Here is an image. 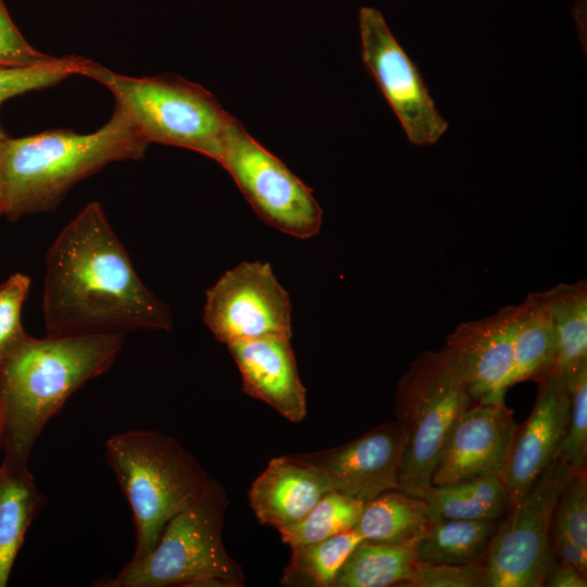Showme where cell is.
Returning a JSON list of instances; mask_svg holds the SVG:
<instances>
[{"instance_id":"5","label":"cell","mask_w":587,"mask_h":587,"mask_svg":"<svg viewBox=\"0 0 587 587\" xmlns=\"http://www.w3.org/2000/svg\"><path fill=\"white\" fill-rule=\"evenodd\" d=\"M77 75L107 87L115 99V108L149 143L189 149L218 163L234 116L200 85L172 74L130 77L90 59Z\"/></svg>"},{"instance_id":"18","label":"cell","mask_w":587,"mask_h":587,"mask_svg":"<svg viewBox=\"0 0 587 587\" xmlns=\"http://www.w3.org/2000/svg\"><path fill=\"white\" fill-rule=\"evenodd\" d=\"M419 536L400 541L362 539L342 564L333 587H411Z\"/></svg>"},{"instance_id":"20","label":"cell","mask_w":587,"mask_h":587,"mask_svg":"<svg viewBox=\"0 0 587 587\" xmlns=\"http://www.w3.org/2000/svg\"><path fill=\"white\" fill-rule=\"evenodd\" d=\"M40 500L27 464L3 461L0 466V587L7 586Z\"/></svg>"},{"instance_id":"15","label":"cell","mask_w":587,"mask_h":587,"mask_svg":"<svg viewBox=\"0 0 587 587\" xmlns=\"http://www.w3.org/2000/svg\"><path fill=\"white\" fill-rule=\"evenodd\" d=\"M538 384L533 410L527 420L517 425L499 474L508 489L510 505L526 495L558 457L569 421L570 392L565 378L548 376Z\"/></svg>"},{"instance_id":"24","label":"cell","mask_w":587,"mask_h":587,"mask_svg":"<svg viewBox=\"0 0 587 587\" xmlns=\"http://www.w3.org/2000/svg\"><path fill=\"white\" fill-rule=\"evenodd\" d=\"M423 498L390 489L364 503L354 528L363 539L400 541L421 534L428 524Z\"/></svg>"},{"instance_id":"30","label":"cell","mask_w":587,"mask_h":587,"mask_svg":"<svg viewBox=\"0 0 587 587\" xmlns=\"http://www.w3.org/2000/svg\"><path fill=\"white\" fill-rule=\"evenodd\" d=\"M29 287V277L21 273L11 275L0 285V361L27 335L22 326L21 314Z\"/></svg>"},{"instance_id":"29","label":"cell","mask_w":587,"mask_h":587,"mask_svg":"<svg viewBox=\"0 0 587 587\" xmlns=\"http://www.w3.org/2000/svg\"><path fill=\"white\" fill-rule=\"evenodd\" d=\"M551 527L564 532L587 552L586 472L572 473L554 507Z\"/></svg>"},{"instance_id":"27","label":"cell","mask_w":587,"mask_h":587,"mask_svg":"<svg viewBox=\"0 0 587 587\" xmlns=\"http://www.w3.org/2000/svg\"><path fill=\"white\" fill-rule=\"evenodd\" d=\"M570 414L559 449V458L573 472H586L587 465V363L566 378Z\"/></svg>"},{"instance_id":"8","label":"cell","mask_w":587,"mask_h":587,"mask_svg":"<svg viewBox=\"0 0 587 587\" xmlns=\"http://www.w3.org/2000/svg\"><path fill=\"white\" fill-rule=\"evenodd\" d=\"M573 472L559 455L499 522L483 563L488 587H541L558 564L550 527L559 495Z\"/></svg>"},{"instance_id":"12","label":"cell","mask_w":587,"mask_h":587,"mask_svg":"<svg viewBox=\"0 0 587 587\" xmlns=\"http://www.w3.org/2000/svg\"><path fill=\"white\" fill-rule=\"evenodd\" d=\"M522 304L461 323L441 348L461 374L474 403H504L512 386Z\"/></svg>"},{"instance_id":"1","label":"cell","mask_w":587,"mask_h":587,"mask_svg":"<svg viewBox=\"0 0 587 587\" xmlns=\"http://www.w3.org/2000/svg\"><path fill=\"white\" fill-rule=\"evenodd\" d=\"M42 308L49 336L170 330L173 323L98 202L84 207L49 247Z\"/></svg>"},{"instance_id":"21","label":"cell","mask_w":587,"mask_h":587,"mask_svg":"<svg viewBox=\"0 0 587 587\" xmlns=\"http://www.w3.org/2000/svg\"><path fill=\"white\" fill-rule=\"evenodd\" d=\"M423 499L429 522L437 520H500L510 497L498 474L453 484L432 485Z\"/></svg>"},{"instance_id":"33","label":"cell","mask_w":587,"mask_h":587,"mask_svg":"<svg viewBox=\"0 0 587 587\" xmlns=\"http://www.w3.org/2000/svg\"><path fill=\"white\" fill-rule=\"evenodd\" d=\"M550 545L557 559L587 577V552L564 532L550 527Z\"/></svg>"},{"instance_id":"36","label":"cell","mask_w":587,"mask_h":587,"mask_svg":"<svg viewBox=\"0 0 587 587\" xmlns=\"http://www.w3.org/2000/svg\"><path fill=\"white\" fill-rule=\"evenodd\" d=\"M2 427H3V420H2L1 409H0V438H1V434H2Z\"/></svg>"},{"instance_id":"25","label":"cell","mask_w":587,"mask_h":587,"mask_svg":"<svg viewBox=\"0 0 587 587\" xmlns=\"http://www.w3.org/2000/svg\"><path fill=\"white\" fill-rule=\"evenodd\" d=\"M362 539L353 527L324 540L292 547L280 584L290 587H333L342 564Z\"/></svg>"},{"instance_id":"34","label":"cell","mask_w":587,"mask_h":587,"mask_svg":"<svg viewBox=\"0 0 587 587\" xmlns=\"http://www.w3.org/2000/svg\"><path fill=\"white\" fill-rule=\"evenodd\" d=\"M545 586L548 587H586L587 579L572 566L558 563L549 574Z\"/></svg>"},{"instance_id":"19","label":"cell","mask_w":587,"mask_h":587,"mask_svg":"<svg viewBox=\"0 0 587 587\" xmlns=\"http://www.w3.org/2000/svg\"><path fill=\"white\" fill-rule=\"evenodd\" d=\"M555 335V354L548 376L566 378L587 363V284H558L539 291ZM547 376V377H548Z\"/></svg>"},{"instance_id":"31","label":"cell","mask_w":587,"mask_h":587,"mask_svg":"<svg viewBox=\"0 0 587 587\" xmlns=\"http://www.w3.org/2000/svg\"><path fill=\"white\" fill-rule=\"evenodd\" d=\"M489 574L483 562L469 564L416 562L411 587H488Z\"/></svg>"},{"instance_id":"17","label":"cell","mask_w":587,"mask_h":587,"mask_svg":"<svg viewBox=\"0 0 587 587\" xmlns=\"http://www.w3.org/2000/svg\"><path fill=\"white\" fill-rule=\"evenodd\" d=\"M333 490L328 480L291 454L272 459L249 490L252 511L278 532L298 523Z\"/></svg>"},{"instance_id":"3","label":"cell","mask_w":587,"mask_h":587,"mask_svg":"<svg viewBox=\"0 0 587 587\" xmlns=\"http://www.w3.org/2000/svg\"><path fill=\"white\" fill-rule=\"evenodd\" d=\"M149 142L117 108L93 133L50 129L8 139L3 161V215L54 210L79 180L113 162L139 160Z\"/></svg>"},{"instance_id":"10","label":"cell","mask_w":587,"mask_h":587,"mask_svg":"<svg viewBox=\"0 0 587 587\" xmlns=\"http://www.w3.org/2000/svg\"><path fill=\"white\" fill-rule=\"evenodd\" d=\"M290 297L266 262H241L205 294L203 322L228 345L237 340L292 335Z\"/></svg>"},{"instance_id":"32","label":"cell","mask_w":587,"mask_h":587,"mask_svg":"<svg viewBox=\"0 0 587 587\" xmlns=\"http://www.w3.org/2000/svg\"><path fill=\"white\" fill-rule=\"evenodd\" d=\"M58 57L34 48L12 21L3 0H0V66L26 67L52 62Z\"/></svg>"},{"instance_id":"4","label":"cell","mask_w":587,"mask_h":587,"mask_svg":"<svg viewBox=\"0 0 587 587\" xmlns=\"http://www.w3.org/2000/svg\"><path fill=\"white\" fill-rule=\"evenodd\" d=\"M105 448L134 515L137 542L133 559L143 558L168 521L197 500L212 478L180 444L155 430L113 435Z\"/></svg>"},{"instance_id":"6","label":"cell","mask_w":587,"mask_h":587,"mask_svg":"<svg viewBox=\"0 0 587 587\" xmlns=\"http://www.w3.org/2000/svg\"><path fill=\"white\" fill-rule=\"evenodd\" d=\"M229 500L212 478L201 496L166 524L155 547L132 559L107 587H241V565L226 551L223 526Z\"/></svg>"},{"instance_id":"11","label":"cell","mask_w":587,"mask_h":587,"mask_svg":"<svg viewBox=\"0 0 587 587\" xmlns=\"http://www.w3.org/2000/svg\"><path fill=\"white\" fill-rule=\"evenodd\" d=\"M362 60L371 77L416 146L436 143L448 123L437 111L416 64L389 29L382 13L370 7L359 11Z\"/></svg>"},{"instance_id":"14","label":"cell","mask_w":587,"mask_h":587,"mask_svg":"<svg viewBox=\"0 0 587 587\" xmlns=\"http://www.w3.org/2000/svg\"><path fill=\"white\" fill-rule=\"evenodd\" d=\"M517 428L504 403H473L445 438L432 485L453 484L500 474Z\"/></svg>"},{"instance_id":"9","label":"cell","mask_w":587,"mask_h":587,"mask_svg":"<svg viewBox=\"0 0 587 587\" xmlns=\"http://www.w3.org/2000/svg\"><path fill=\"white\" fill-rule=\"evenodd\" d=\"M218 163L266 225L298 239L319 234L323 211L312 190L235 117Z\"/></svg>"},{"instance_id":"22","label":"cell","mask_w":587,"mask_h":587,"mask_svg":"<svg viewBox=\"0 0 587 587\" xmlns=\"http://www.w3.org/2000/svg\"><path fill=\"white\" fill-rule=\"evenodd\" d=\"M499 520L428 522L415 545L419 562L469 564L483 562Z\"/></svg>"},{"instance_id":"13","label":"cell","mask_w":587,"mask_h":587,"mask_svg":"<svg viewBox=\"0 0 587 587\" xmlns=\"http://www.w3.org/2000/svg\"><path fill=\"white\" fill-rule=\"evenodd\" d=\"M400 452V433L396 422H390L341 446L291 455L322 474L333 490L366 503L398 489Z\"/></svg>"},{"instance_id":"2","label":"cell","mask_w":587,"mask_h":587,"mask_svg":"<svg viewBox=\"0 0 587 587\" xmlns=\"http://www.w3.org/2000/svg\"><path fill=\"white\" fill-rule=\"evenodd\" d=\"M123 334L23 337L0 361L3 461L27 464L48 421L68 397L105 372Z\"/></svg>"},{"instance_id":"28","label":"cell","mask_w":587,"mask_h":587,"mask_svg":"<svg viewBox=\"0 0 587 587\" xmlns=\"http://www.w3.org/2000/svg\"><path fill=\"white\" fill-rule=\"evenodd\" d=\"M86 60L87 58L80 55H67L34 66H0V104L15 96L59 84L77 74Z\"/></svg>"},{"instance_id":"7","label":"cell","mask_w":587,"mask_h":587,"mask_svg":"<svg viewBox=\"0 0 587 587\" xmlns=\"http://www.w3.org/2000/svg\"><path fill=\"white\" fill-rule=\"evenodd\" d=\"M474 401L447 353L425 351L398 382L395 415L401 438L398 489L423 498L447 433Z\"/></svg>"},{"instance_id":"23","label":"cell","mask_w":587,"mask_h":587,"mask_svg":"<svg viewBox=\"0 0 587 587\" xmlns=\"http://www.w3.org/2000/svg\"><path fill=\"white\" fill-rule=\"evenodd\" d=\"M521 304L512 386L524 380L538 383L546 378L555 354L553 325L538 292H529Z\"/></svg>"},{"instance_id":"35","label":"cell","mask_w":587,"mask_h":587,"mask_svg":"<svg viewBox=\"0 0 587 587\" xmlns=\"http://www.w3.org/2000/svg\"><path fill=\"white\" fill-rule=\"evenodd\" d=\"M9 136L0 125V215H3V161Z\"/></svg>"},{"instance_id":"16","label":"cell","mask_w":587,"mask_h":587,"mask_svg":"<svg viewBox=\"0 0 587 587\" xmlns=\"http://www.w3.org/2000/svg\"><path fill=\"white\" fill-rule=\"evenodd\" d=\"M246 395L271 405L294 423L307 414V389L297 366L290 337L266 336L226 345Z\"/></svg>"},{"instance_id":"26","label":"cell","mask_w":587,"mask_h":587,"mask_svg":"<svg viewBox=\"0 0 587 587\" xmlns=\"http://www.w3.org/2000/svg\"><path fill=\"white\" fill-rule=\"evenodd\" d=\"M364 503L336 490L325 494L310 512L295 525L279 530L290 548L324 540L353 528Z\"/></svg>"}]
</instances>
